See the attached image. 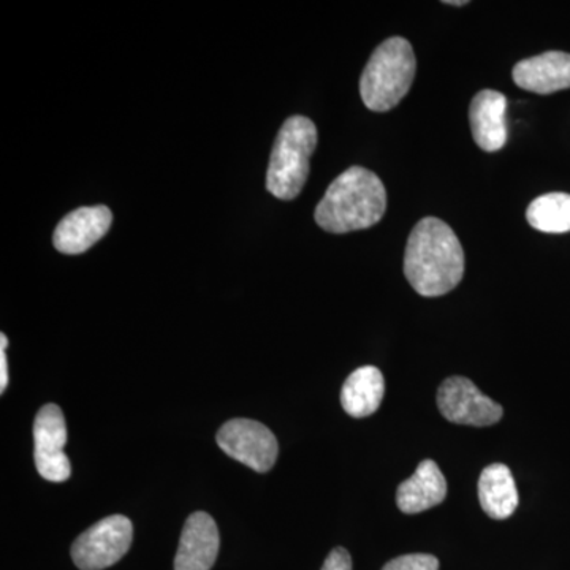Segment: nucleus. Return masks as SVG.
<instances>
[{
    "instance_id": "2",
    "label": "nucleus",
    "mask_w": 570,
    "mask_h": 570,
    "mask_svg": "<svg viewBox=\"0 0 570 570\" xmlns=\"http://www.w3.org/2000/svg\"><path fill=\"white\" fill-rule=\"evenodd\" d=\"M385 209L387 190L381 178L366 168L351 167L330 184L314 217L325 232L343 235L381 223Z\"/></svg>"
},
{
    "instance_id": "1",
    "label": "nucleus",
    "mask_w": 570,
    "mask_h": 570,
    "mask_svg": "<svg viewBox=\"0 0 570 570\" xmlns=\"http://www.w3.org/2000/svg\"><path fill=\"white\" fill-rule=\"evenodd\" d=\"M464 250L444 220L425 217L415 225L404 254V275L419 295L442 296L464 276Z\"/></svg>"
},
{
    "instance_id": "6",
    "label": "nucleus",
    "mask_w": 570,
    "mask_h": 570,
    "mask_svg": "<svg viewBox=\"0 0 570 570\" xmlns=\"http://www.w3.org/2000/svg\"><path fill=\"white\" fill-rule=\"evenodd\" d=\"M217 445L255 472H268L275 466L279 452L275 434L262 423L247 419L225 423L217 433Z\"/></svg>"
},
{
    "instance_id": "20",
    "label": "nucleus",
    "mask_w": 570,
    "mask_h": 570,
    "mask_svg": "<svg viewBox=\"0 0 570 570\" xmlns=\"http://www.w3.org/2000/svg\"><path fill=\"white\" fill-rule=\"evenodd\" d=\"M444 3H448V6H453V7H463V6H466V0H459V2H455V0H448V2H444Z\"/></svg>"
},
{
    "instance_id": "17",
    "label": "nucleus",
    "mask_w": 570,
    "mask_h": 570,
    "mask_svg": "<svg viewBox=\"0 0 570 570\" xmlns=\"http://www.w3.org/2000/svg\"><path fill=\"white\" fill-rule=\"evenodd\" d=\"M382 570H439V561L433 554H404L387 562Z\"/></svg>"
},
{
    "instance_id": "4",
    "label": "nucleus",
    "mask_w": 570,
    "mask_h": 570,
    "mask_svg": "<svg viewBox=\"0 0 570 570\" xmlns=\"http://www.w3.org/2000/svg\"><path fill=\"white\" fill-rule=\"evenodd\" d=\"M316 124L305 116H292L277 134L269 157L266 189L279 200H294L309 176L311 157L316 151Z\"/></svg>"
},
{
    "instance_id": "8",
    "label": "nucleus",
    "mask_w": 570,
    "mask_h": 570,
    "mask_svg": "<svg viewBox=\"0 0 570 570\" xmlns=\"http://www.w3.org/2000/svg\"><path fill=\"white\" fill-rule=\"evenodd\" d=\"M36 466L39 474L50 482H66L70 478L69 456L63 452L67 444V425L61 407L47 404L40 409L33 423Z\"/></svg>"
},
{
    "instance_id": "15",
    "label": "nucleus",
    "mask_w": 570,
    "mask_h": 570,
    "mask_svg": "<svg viewBox=\"0 0 570 570\" xmlns=\"http://www.w3.org/2000/svg\"><path fill=\"white\" fill-rule=\"evenodd\" d=\"M385 381L376 366H363L344 382L341 404L351 417H370L384 400Z\"/></svg>"
},
{
    "instance_id": "16",
    "label": "nucleus",
    "mask_w": 570,
    "mask_h": 570,
    "mask_svg": "<svg viewBox=\"0 0 570 570\" xmlns=\"http://www.w3.org/2000/svg\"><path fill=\"white\" fill-rule=\"evenodd\" d=\"M531 227L543 234L570 232V195L553 193L540 195L527 209Z\"/></svg>"
},
{
    "instance_id": "3",
    "label": "nucleus",
    "mask_w": 570,
    "mask_h": 570,
    "mask_svg": "<svg viewBox=\"0 0 570 570\" xmlns=\"http://www.w3.org/2000/svg\"><path fill=\"white\" fill-rule=\"evenodd\" d=\"M415 69L417 61L406 39L392 37L382 41L360 78L363 104L371 111L393 110L407 96Z\"/></svg>"
},
{
    "instance_id": "11",
    "label": "nucleus",
    "mask_w": 570,
    "mask_h": 570,
    "mask_svg": "<svg viewBox=\"0 0 570 570\" xmlns=\"http://www.w3.org/2000/svg\"><path fill=\"white\" fill-rule=\"evenodd\" d=\"M513 81L524 91L549 96L570 88V55L549 51L513 67Z\"/></svg>"
},
{
    "instance_id": "9",
    "label": "nucleus",
    "mask_w": 570,
    "mask_h": 570,
    "mask_svg": "<svg viewBox=\"0 0 570 570\" xmlns=\"http://www.w3.org/2000/svg\"><path fill=\"white\" fill-rule=\"evenodd\" d=\"M112 214L107 206L75 209L56 227L52 243L62 254L77 255L91 249L110 230Z\"/></svg>"
},
{
    "instance_id": "13",
    "label": "nucleus",
    "mask_w": 570,
    "mask_h": 570,
    "mask_svg": "<svg viewBox=\"0 0 570 570\" xmlns=\"http://www.w3.org/2000/svg\"><path fill=\"white\" fill-rule=\"evenodd\" d=\"M448 497V482L433 460L419 464L411 479L397 487L396 504L407 515L436 508Z\"/></svg>"
},
{
    "instance_id": "14",
    "label": "nucleus",
    "mask_w": 570,
    "mask_h": 570,
    "mask_svg": "<svg viewBox=\"0 0 570 570\" xmlns=\"http://www.w3.org/2000/svg\"><path fill=\"white\" fill-rule=\"evenodd\" d=\"M479 499L483 512L494 520H505L519 508V491L512 471L505 464H490L479 479Z\"/></svg>"
},
{
    "instance_id": "7",
    "label": "nucleus",
    "mask_w": 570,
    "mask_h": 570,
    "mask_svg": "<svg viewBox=\"0 0 570 570\" xmlns=\"http://www.w3.org/2000/svg\"><path fill=\"white\" fill-rule=\"evenodd\" d=\"M438 407L449 422L468 426H490L504 415L494 403L466 377H449L438 390Z\"/></svg>"
},
{
    "instance_id": "5",
    "label": "nucleus",
    "mask_w": 570,
    "mask_h": 570,
    "mask_svg": "<svg viewBox=\"0 0 570 570\" xmlns=\"http://www.w3.org/2000/svg\"><path fill=\"white\" fill-rule=\"evenodd\" d=\"M132 539V521L124 515L107 517L75 540L71 558L80 570H104L122 560Z\"/></svg>"
},
{
    "instance_id": "10",
    "label": "nucleus",
    "mask_w": 570,
    "mask_h": 570,
    "mask_svg": "<svg viewBox=\"0 0 570 570\" xmlns=\"http://www.w3.org/2000/svg\"><path fill=\"white\" fill-rule=\"evenodd\" d=\"M219 547V530L213 517L205 512L193 513L183 528L175 570H212Z\"/></svg>"
},
{
    "instance_id": "12",
    "label": "nucleus",
    "mask_w": 570,
    "mask_h": 570,
    "mask_svg": "<svg viewBox=\"0 0 570 570\" xmlns=\"http://www.w3.org/2000/svg\"><path fill=\"white\" fill-rule=\"evenodd\" d=\"M505 108L508 99L498 91H480L472 99L469 108L472 137L479 148L487 153H497L504 148L508 141V127H505Z\"/></svg>"
},
{
    "instance_id": "18",
    "label": "nucleus",
    "mask_w": 570,
    "mask_h": 570,
    "mask_svg": "<svg viewBox=\"0 0 570 570\" xmlns=\"http://www.w3.org/2000/svg\"><path fill=\"white\" fill-rule=\"evenodd\" d=\"M322 570H352V558L346 549L333 550L326 558Z\"/></svg>"
},
{
    "instance_id": "19",
    "label": "nucleus",
    "mask_w": 570,
    "mask_h": 570,
    "mask_svg": "<svg viewBox=\"0 0 570 570\" xmlns=\"http://www.w3.org/2000/svg\"><path fill=\"white\" fill-rule=\"evenodd\" d=\"M0 393H6L7 385H9V366H7L6 348L9 346L7 336L0 335Z\"/></svg>"
}]
</instances>
